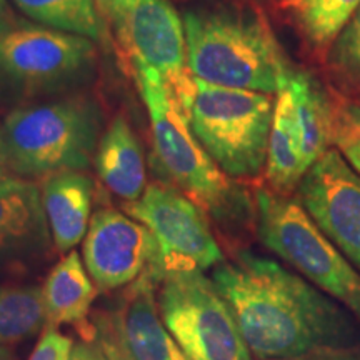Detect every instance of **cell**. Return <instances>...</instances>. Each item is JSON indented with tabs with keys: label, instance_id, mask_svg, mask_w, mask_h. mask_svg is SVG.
Returning <instances> with one entry per match:
<instances>
[{
	"label": "cell",
	"instance_id": "cell-7",
	"mask_svg": "<svg viewBox=\"0 0 360 360\" xmlns=\"http://www.w3.org/2000/svg\"><path fill=\"white\" fill-rule=\"evenodd\" d=\"M274 109L269 94L195 79L188 120L195 137L229 177H257L267 160Z\"/></svg>",
	"mask_w": 360,
	"mask_h": 360
},
{
	"label": "cell",
	"instance_id": "cell-33",
	"mask_svg": "<svg viewBox=\"0 0 360 360\" xmlns=\"http://www.w3.org/2000/svg\"><path fill=\"white\" fill-rule=\"evenodd\" d=\"M0 148H2V139H0Z\"/></svg>",
	"mask_w": 360,
	"mask_h": 360
},
{
	"label": "cell",
	"instance_id": "cell-1",
	"mask_svg": "<svg viewBox=\"0 0 360 360\" xmlns=\"http://www.w3.org/2000/svg\"><path fill=\"white\" fill-rule=\"evenodd\" d=\"M210 278L260 360L349 350L360 342L347 309L276 260L240 252Z\"/></svg>",
	"mask_w": 360,
	"mask_h": 360
},
{
	"label": "cell",
	"instance_id": "cell-15",
	"mask_svg": "<svg viewBox=\"0 0 360 360\" xmlns=\"http://www.w3.org/2000/svg\"><path fill=\"white\" fill-rule=\"evenodd\" d=\"M53 247L60 254L84 240L92 219L94 182L84 172L49 175L40 184Z\"/></svg>",
	"mask_w": 360,
	"mask_h": 360
},
{
	"label": "cell",
	"instance_id": "cell-6",
	"mask_svg": "<svg viewBox=\"0 0 360 360\" xmlns=\"http://www.w3.org/2000/svg\"><path fill=\"white\" fill-rule=\"evenodd\" d=\"M255 204L260 242L360 323L359 270L328 240L304 205L267 188H259Z\"/></svg>",
	"mask_w": 360,
	"mask_h": 360
},
{
	"label": "cell",
	"instance_id": "cell-16",
	"mask_svg": "<svg viewBox=\"0 0 360 360\" xmlns=\"http://www.w3.org/2000/svg\"><path fill=\"white\" fill-rule=\"evenodd\" d=\"M94 165L103 186L124 202L137 200L146 192L143 148L125 117L117 115L103 130Z\"/></svg>",
	"mask_w": 360,
	"mask_h": 360
},
{
	"label": "cell",
	"instance_id": "cell-11",
	"mask_svg": "<svg viewBox=\"0 0 360 360\" xmlns=\"http://www.w3.org/2000/svg\"><path fill=\"white\" fill-rule=\"evenodd\" d=\"M300 204L360 272V175L337 148H328L299 186Z\"/></svg>",
	"mask_w": 360,
	"mask_h": 360
},
{
	"label": "cell",
	"instance_id": "cell-5",
	"mask_svg": "<svg viewBox=\"0 0 360 360\" xmlns=\"http://www.w3.org/2000/svg\"><path fill=\"white\" fill-rule=\"evenodd\" d=\"M94 40L44 25H13L0 35V96L20 105L79 94L92 82Z\"/></svg>",
	"mask_w": 360,
	"mask_h": 360
},
{
	"label": "cell",
	"instance_id": "cell-23",
	"mask_svg": "<svg viewBox=\"0 0 360 360\" xmlns=\"http://www.w3.org/2000/svg\"><path fill=\"white\" fill-rule=\"evenodd\" d=\"M332 143L360 175V103L342 101L332 105Z\"/></svg>",
	"mask_w": 360,
	"mask_h": 360
},
{
	"label": "cell",
	"instance_id": "cell-2",
	"mask_svg": "<svg viewBox=\"0 0 360 360\" xmlns=\"http://www.w3.org/2000/svg\"><path fill=\"white\" fill-rule=\"evenodd\" d=\"M187 64L195 79L220 87L281 94L295 72L269 22L240 7H202L184 13Z\"/></svg>",
	"mask_w": 360,
	"mask_h": 360
},
{
	"label": "cell",
	"instance_id": "cell-8",
	"mask_svg": "<svg viewBox=\"0 0 360 360\" xmlns=\"http://www.w3.org/2000/svg\"><path fill=\"white\" fill-rule=\"evenodd\" d=\"M159 314L188 360H252L231 307L200 270L157 282Z\"/></svg>",
	"mask_w": 360,
	"mask_h": 360
},
{
	"label": "cell",
	"instance_id": "cell-22",
	"mask_svg": "<svg viewBox=\"0 0 360 360\" xmlns=\"http://www.w3.org/2000/svg\"><path fill=\"white\" fill-rule=\"evenodd\" d=\"M305 37L317 47L339 37L347 22L360 7V0H283Z\"/></svg>",
	"mask_w": 360,
	"mask_h": 360
},
{
	"label": "cell",
	"instance_id": "cell-29",
	"mask_svg": "<svg viewBox=\"0 0 360 360\" xmlns=\"http://www.w3.org/2000/svg\"><path fill=\"white\" fill-rule=\"evenodd\" d=\"M283 360H360V354L350 352V350H337V352H317Z\"/></svg>",
	"mask_w": 360,
	"mask_h": 360
},
{
	"label": "cell",
	"instance_id": "cell-30",
	"mask_svg": "<svg viewBox=\"0 0 360 360\" xmlns=\"http://www.w3.org/2000/svg\"><path fill=\"white\" fill-rule=\"evenodd\" d=\"M13 25L15 24H13L12 13H11V8H8L7 0H0V35L7 32V30Z\"/></svg>",
	"mask_w": 360,
	"mask_h": 360
},
{
	"label": "cell",
	"instance_id": "cell-13",
	"mask_svg": "<svg viewBox=\"0 0 360 360\" xmlns=\"http://www.w3.org/2000/svg\"><path fill=\"white\" fill-rule=\"evenodd\" d=\"M52 245L39 184L17 175L0 179V264L45 259Z\"/></svg>",
	"mask_w": 360,
	"mask_h": 360
},
{
	"label": "cell",
	"instance_id": "cell-17",
	"mask_svg": "<svg viewBox=\"0 0 360 360\" xmlns=\"http://www.w3.org/2000/svg\"><path fill=\"white\" fill-rule=\"evenodd\" d=\"M42 290L47 326H74L82 339L92 335L94 323L87 317L98 289L77 252H69L49 272Z\"/></svg>",
	"mask_w": 360,
	"mask_h": 360
},
{
	"label": "cell",
	"instance_id": "cell-31",
	"mask_svg": "<svg viewBox=\"0 0 360 360\" xmlns=\"http://www.w3.org/2000/svg\"><path fill=\"white\" fill-rule=\"evenodd\" d=\"M0 360H19V359H17L13 349L2 347V345H0Z\"/></svg>",
	"mask_w": 360,
	"mask_h": 360
},
{
	"label": "cell",
	"instance_id": "cell-25",
	"mask_svg": "<svg viewBox=\"0 0 360 360\" xmlns=\"http://www.w3.org/2000/svg\"><path fill=\"white\" fill-rule=\"evenodd\" d=\"M96 340L102 350L103 360H134L125 344L119 314L102 312L96 315Z\"/></svg>",
	"mask_w": 360,
	"mask_h": 360
},
{
	"label": "cell",
	"instance_id": "cell-19",
	"mask_svg": "<svg viewBox=\"0 0 360 360\" xmlns=\"http://www.w3.org/2000/svg\"><path fill=\"white\" fill-rule=\"evenodd\" d=\"M287 90L294 101L304 167L307 172L332 143V105L317 82L302 72H295Z\"/></svg>",
	"mask_w": 360,
	"mask_h": 360
},
{
	"label": "cell",
	"instance_id": "cell-12",
	"mask_svg": "<svg viewBox=\"0 0 360 360\" xmlns=\"http://www.w3.org/2000/svg\"><path fill=\"white\" fill-rule=\"evenodd\" d=\"M84 264L98 290L129 285L154 272L159 245L146 225L115 209H101L90 219L84 237Z\"/></svg>",
	"mask_w": 360,
	"mask_h": 360
},
{
	"label": "cell",
	"instance_id": "cell-18",
	"mask_svg": "<svg viewBox=\"0 0 360 360\" xmlns=\"http://www.w3.org/2000/svg\"><path fill=\"white\" fill-rule=\"evenodd\" d=\"M305 172L295 107L289 90L278 94L269 135L265 177L274 192L289 193L300 186Z\"/></svg>",
	"mask_w": 360,
	"mask_h": 360
},
{
	"label": "cell",
	"instance_id": "cell-24",
	"mask_svg": "<svg viewBox=\"0 0 360 360\" xmlns=\"http://www.w3.org/2000/svg\"><path fill=\"white\" fill-rule=\"evenodd\" d=\"M330 64L345 77L360 80V7L335 39Z\"/></svg>",
	"mask_w": 360,
	"mask_h": 360
},
{
	"label": "cell",
	"instance_id": "cell-28",
	"mask_svg": "<svg viewBox=\"0 0 360 360\" xmlns=\"http://www.w3.org/2000/svg\"><path fill=\"white\" fill-rule=\"evenodd\" d=\"M70 360H103L102 350H101V347H98L96 337L90 340L82 339V340L75 342L74 349H72Z\"/></svg>",
	"mask_w": 360,
	"mask_h": 360
},
{
	"label": "cell",
	"instance_id": "cell-4",
	"mask_svg": "<svg viewBox=\"0 0 360 360\" xmlns=\"http://www.w3.org/2000/svg\"><path fill=\"white\" fill-rule=\"evenodd\" d=\"M150 120L155 160L170 186L220 220L240 205V197L229 175L219 167L191 127L180 107L155 72L132 65Z\"/></svg>",
	"mask_w": 360,
	"mask_h": 360
},
{
	"label": "cell",
	"instance_id": "cell-3",
	"mask_svg": "<svg viewBox=\"0 0 360 360\" xmlns=\"http://www.w3.org/2000/svg\"><path fill=\"white\" fill-rule=\"evenodd\" d=\"M103 110L85 94L15 107L0 127L7 167L17 177L84 172L96 159Z\"/></svg>",
	"mask_w": 360,
	"mask_h": 360
},
{
	"label": "cell",
	"instance_id": "cell-10",
	"mask_svg": "<svg viewBox=\"0 0 360 360\" xmlns=\"http://www.w3.org/2000/svg\"><path fill=\"white\" fill-rule=\"evenodd\" d=\"M119 40L132 65L155 72L188 115L195 97V77L187 64L184 20L172 4L139 0Z\"/></svg>",
	"mask_w": 360,
	"mask_h": 360
},
{
	"label": "cell",
	"instance_id": "cell-14",
	"mask_svg": "<svg viewBox=\"0 0 360 360\" xmlns=\"http://www.w3.org/2000/svg\"><path fill=\"white\" fill-rule=\"evenodd\" d=\"M155 287L148 270L124 292L117 314L129 352L134 360H188L162 321Z\"/></svg>",
	"mask_w": 360,
	"mask_h": 360
},
{
	"label": "cell",
	"instance_id": "cell-27",
	"mask_svg": "<svg viewBox=\"0 0 360 360\" xmlns=\"http://www.w3.org/2000/svg\"><path fill=\"white\" fill-rule=\"evenodd\" d=\"M139 0H96L98 11L114 25L117 37L124 32L127 20Z\"/></svg>",
	"mask_w": 360,
	"mask_h": 360
},
{
	"label": "cell",
	"instance_id": "cell-21",
	"mask_svg": "<svg viewBox=\"0 0 360 360\" xmlns=\"http://www.w3.org/2000/svg\"><path fill=\"white\" fill-rule=\"evenodd\" d=\"M35 24L107 44L103 19L96 0H12Z\"/></svg>",
	"mask_w": 360,
	"mask_h": 360
},
{
	"label": "cell",
	"instance_id": "cell-26",
	"mask_svg": "<svg viewBox=\"0 0 360 360\" xmlns=\"http://www.w3.org/2000/svg\"><path fill=\"white\" fill-rule=\"evenodd\" d=\"M74 344V339L58 332L57 327L45 326L29 360H70Z\"/></svg>",
	"mask_w": 360,
	"mask_h": 360
},
{
	"label": "cell",
	"instance_id": "cell-9",
	"mask_svg": "<svg viewBox=\"0 0 360 360\" xmlns=\"http://www.w3.org/2000/svg\"><path fill=\"white\" fill-rule=\"evenodd\" d=\"M124 210L154 233L159 262L152 276L157 282L169 274L205 272L224 262L205 210L169 184H150L137 200L125 202Z\"/></svg>",
	"mask_w": 360,
	"mask_h": 360
},
{
	"label": "cell",
	"instance_id": "cell-32",
	"mask_svg": "<svg viewBox=\"0 0 360 360\" xmlns=\"http://www.w3.org/2000/svg\"><path fill=\"white\" fill-rule=\"evenodd\" d=\"M7 170H8V167H7L6 157H4V150H2V148H0V179L6 177Z\"/></svg>",
	"mask_w": 360,
	"mask_h": 360
},
{
	"label": "cell",
	"instance_id": "cell-20",
	"mask_svg": "<svg viewBox=\"0 0 360 360\" xmlns=\"http://www.w3.org/2000/svg\"><path fill=\"white\" fill-rule=\"evenodd\" d=\"M47 326L42 285H0V345H15L40 335Z\"/></svg>",
	"mask_w": 360,
	"mask_h": 360
}]
</instances>
